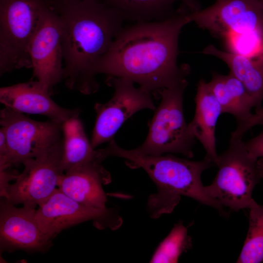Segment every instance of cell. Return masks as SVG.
Listing matches in <instances>:
<instances>
[{
  "mask_svg": "<svg viewBox=\"0 0 263 263\" xmlns=\"http://www.w3.org/2000/svg\"><path fill=\"white\" fill-rule=\"evenodd\" d=\"M61 24L66 87L84 94L95 93L96 70L125 21L100 0H50Z\"/></svg>",
  "mask_w": 263,
  "mask_h": 263,
  "instance_id": "cell-2",
  "label": "cell"
},
{
  "mask_svg": "<svg viewBox=\"0 0 263 263\" xmlns=\"http://www.w3.org/2000/svg\"><path fill=\"white\" fill-rule=\"evenodd\" d=\"M249 153L256 159H263V130L257 136L244 142Z\"/></svg>",
  "mask_w": 263,
  "mask_h": 263,
  "instance_id": "cell-22",
  "label": "cell"
},
{
  "mask_svg": "<svg viewBox=\"0 0 263 263\" xmlns=\"http://www.w3.org/2000/svg\"><path fill=\"white\" fill-rule=\"evenodd\" d=\"M195 100L194 115L188 125L195 138L204 148L206 152L205 157L215 165L218 157L216 149L215 129L222 112L207 82L203 79L197 84Z\"/></svg>",
  "mask_w": 263,
  "mask_h": 263,
  "instance_id": "cell-16",
  "label": "cell"
},
{
  "mask_svg": "<svg viewBox=\"0 0 263 263\" xmlns=\"http://www.w3.org/2000/svg\"><path fill=\"white\" fill-rule=\"evenodd\" d=\"M0 124L8 149L5 166L0 169L23 164L63 137V124L51 120L36 121L7 107L0 110Z\"/></svg>",
  "mask_w": 263,
  "mask_h": 263,
  "instance_id": "cell-9",
  "label": "cell"
},
{
  "mask_svg": "<svg viewBox=\"0 0 263 263\" xmlns=\"http://www.w3.org/2000/svg\"><path fill=\"white\" fill-rule=\"evenodd\" d=\"M258 165L262 178H263V159H258Z\"/></svg>",
  "mask_w": 263,
  "mask_h": 263,
  "instance_id": "cell-25",
  "label": "cell"
},
{
  "mask_svg": "<svg viewBox=\"0 0 263 263\" xmlns=\"http://www.w3.org/2000/svg\"><path fill=\"white\" fill-rule=\"evenodd\" d=\"M8 149L5 133L3 129H0V169H3L6 164Z\"/></svg>",
  "mask_w": 263,
  "mask_h": 263,
  "instance_id": "cell-23",
  "label": "cell"
},
{
  "mask_svg": "<svg viewBox=\"0 0 263 263\" xmlns=\"http://www.w3.org/2000/svg\"><path fill=\"white\" fill-rule=\"evenodd\" d=\"M63 151L61 162L63 173L75 167L104 160L101 149L95 150L87 137L79 117H72L62 124Z\"/></svg>",
  "mask_w": 263,
  "mask_h": 263,
  "instance_id": "cell-19",
  "label": "cell"
},
{
  "mask_svg": "<svg viewBox=\"0 0 263 263\" xmlns=\"http://www.w3.org/2000/svg\"><path fill=\"white\" fill-rule=\"evenodd\" d=\"M253 120L257 124H263V107L254 113Z\"/></svg>",
  "mask_w": 263,
  "mask_h": 263,
  "instance_id": "cell-24",
  "label": "cell"
},
{
  "mask_svg": "<svg viewBox=\"0 0 263 263\" xmlns=\"http://www.w3.org/2000/svg\"><path fill=\"white\" fill-rule=\"evenodd\" d=\"M192 22L219 40L225 51L263 68V6L258 0H215L192 12Z\"/></svg>",
  "mask_w": 263,
  "mask_h": 263,
  "instance_id": "cell-4",
  "label": "cell"
},
{
  "mask_svg": "<svg viewBox=\"0 0 263 263\" xmlns=\"http://www.w3.org/2000/svg\"><path fill=\"white\" fill-rule=\"evenodd\" d=\"M192 13L181 4L164 20L123 27L99 63L96 74L129 79L150 93L186 79L190 68L178 65V40L182 29L192 22Z\"/></svg>",
  "mask_w": 263,
  "mask_h": 263,
  "instance_id": "cell-1",
  "label": "cell"
},
{
  "mask_svg": "<svg viewBox=\"0 0 263 263\" xmlns=\"http://www.w3.org/2000/svg\"><path fill=\"white\" fill-rule=\"evenodd\" d=\"M117 11L124 19L136 22L164 20L174 15L178 2L192 12L200 10L198 0H100Z\"/></svg>",
  "mask_w": 263,
  "mask_h": 263,
  "instance_id": "cell-17",
  "label": "cell"
},
{
  "mask_svg": "<svg viewBox=\"0 0 263 263\" xmlns=\"http://www.w3.org/2000/svg\"><path fill=\"white\" fill-rule=\"evenodd\" d=\"M258 0L261 4V5L263 6V0Z\"/></svg>",
  "mask_w": 263,
  "mask_h": 263,
  "instance_id": "cell-26",
  "label": "cell"
},
{
  "mask_svg": "<svg viewBox=\"0 0 263 263\" xmlns=\"http://www.w3.org/2000/svg\"><path fill=\"white\" fill-rule=\"evenodd\" d=\"M190 244L186 228L178 224L163 241L154 254L152 263H176Z\"/></svg>",
  "mask_w": 263,
  "mask_h": 263,
  "instance_id": "cell-21",
  "label": "cell"
},
{
  "mask_svg": "<svg viewBox=\"0 0 263 263\" xmlns=\"http://www.w3.org/2000/svg\"><path fill=\"white\" fill-rule=\"evenodd\" d=\"M49 0H0V74L32 68L30 46Z\"/></svg>",
  "mask_w": 263,
  "mask_h": 263,
  "instance_id": "cell-7",
  "label": "cell"
},
{
  "mask_svg": "<svg viewBox=\"0 0 263 263\" xmlns=\"http://www.w3.org/2000/svg\"><path fill=\"white\" fill-rule=\"evenodd\" d=\"M35 217L41 230L52 239L63 230L93 221L98 229H115L121 223L112 209H96L71 198L57 188L50 198L38 206Z\"/></svg>",
  "mask_w": 263,
  "mask_h": 263,
  "instance_id": "cell-11",
  "label": "cell"
},
{
  "mask_svg": "<svg viewBox=\"0 0 263 263\" xmlns=\"http://www.w3.org/2000/svg\"><path fill=\"white\" fill-rule=\"evenodd\" d=\"M188 85L186 79L163 89L160 103L149 123L148 135L143 143L134 150L146 155H160L170 152L191 158L196 138L186 122L183 98Z\"/></svg>",
  "mask_w": 263,
  "mask_h": 263,
  "instance_id": "cell-5",
  "label": "cell"
},
{
  "mask_svg": "<svg viewBox=\"0 0 263 263\" xmlns=\"http://www.w3.org/2000/svg\"><path fill=\"white\" fill-rule=\"evenodd\" d=\"M111 181L110 173L101 163L94 161L71 168L59 176L57 187L73 200L100 209L106 207V194L102 185Z\"/></svg>",
  "mask_w": 263,
  "mask_h": 263,
  "instance_id": "cell-15",
  "label": "cell"
},
{
  "mask_svg": "<svg viewBox=\"0 0 263 263\" xmlns=\"http://www.w3.org/2000/svg\"><path fill=\"white\" fill-rule=\"evenodd\" d=\"M15 205L3 198L0 201V251H47L53 244V239L40 228L35 217V208L25 206L17 207Z\"/></svg>",
  "mask_w": 263,
  "mask_h": 263,
  "instance_id": "cell-13",
  "label": "cell"
},
{
  "mask_svg": "<svg viewBox=\"0 0 263 263\" xmlns=\"http://www.w3.org/2000/svg\"><path fill=\"white\" fill-rule=\"evenodd\" d=\"M215 165L218 171L212 183L204 187L206 194L232 210L249 208L254 201L253 189L262 177L258 159L249 153L242 139H230Z\"/></svg>",
  "mask_w": 263,
  "mask_h": 263,
  "instance_id": "cell-6",
  "label": "cell"
},
{
  "mask_svg": "<svg viewBox=\"0 0 263 263\" xmlns=\"http://www.w3.org/2000/svg\"><path fill=\"white\" fill-rule=\"evenodd\" d=\"M63 137L40 150L33 158L23 163V171L10 184L3 198L14 205L36 208L46 202L57 188L63 173L61 162Z\"/></svg>",
  "mask_w": 263,
  "mask_h": 263,
  "instance_id": "cell-8",
  "label": "cell"
},
{
  "mask_svg": "<svg viewBox=\"0 0 263 263\" xmlns=\"http://www.w3.org/2000/svg\"><path fill=\"white\" fill-rule=\"evenodd\" d=\"M29 53L33 76L49 91L63 79L61 24L50 0L41 14Z\"/></svg>",
  "mask_w": 263,
  "mask_h": 263,
  "instance_id": "cell-12",
  "label": "cell"
},
{
  "mask_svg": "<svg viewBox=\"0 0 263 263\" xmlns=\"http://www.w3.org/2000/svg\"><path fill=\"white\" fill-rule=\"evenodd\" d=\"M104 150L107 157L122 158L129 167L142 168L154 182L157 191L150 196L148 204L152 217L170 213L182 195L223 212V207L206 194L201 181L203 172L213 164L207 158L192 161L171 155L143 154L120 148L114 139Z\"/></svg>",
  "mask_w": 263,
  "mask_h": 263,
  "instance_id": "cell-3",
  "label": "cell"
},
{
  "mask_svg": "<svg viewBox=\"0 0 263 263\" xmlns=\"http://www.w3.org/2000/svg\"><path fill=\"white\" fill-rule=\"evenodd\" d=\"M107 82L113 88L114 93L107 102L94 105L96 117L91 140L94 149L113 139L124 122L137 112L155 109L151 93L135 87L132 80L109 76Z\"/></svg>",
  "mask_w": 263,
  "mask_h": 263,
  "instance_id": "cell-10",
  "label": "cell"
},
{
  "mask_svg": "<svg viewBox=\"0 0 263 263\" xmlns=\"http://www.w3.org/2000/svg\"><path fill=\"white\" fill-rule=\"evenodd\" d=\"M249 209L248 232L237 262L259 263L263 261V205L254 201Z\"/></svg>",
  "mask_w": 263,
  "mask_h": 263,
  "instance_id": "cell-20",
  "label": "cell"
},
{
  "mask_svg": "<svg viewBox=\"0 0 263 263\" xmlns=\"http://www.w3.org/2000/svg\"><path fill=\"white\" fill-rule=\"evenodd\" d=\"M49 90L38 80L1 87L0 101L5 107L20 113L40 114L63 124L79 117V108H64L51 98Z\"/></svg>",
  "mask_w": 263,
  "mask_h": 263,
  "instance_id": "cell-14",
  "label": "cell"
},
{
  "mask_svg": "<svg viewBox=\"0 0 263 263\" xmlns=\"http://www.w3.org/2000/svg\"><path fill=\"white\" fill-rule=\"evenodd\" d=\"M202 53L215 56L224 62L230 72L244 85L252 98L256 111L260 110L263 101V68L247 57L217 48L213 45L205 47Z\"/></svg>",
  "mask_w": 263,
  "mask_h": 263,
  "instance_id": "cell-18",
  "label": "cell"
}]
</instances>
